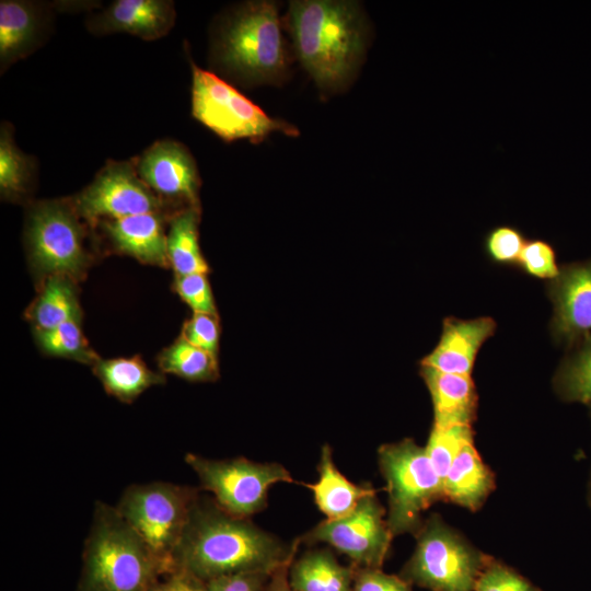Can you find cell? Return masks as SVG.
Returning a JSON list of instances; mask_svg holds the SVG:
<instances>
[{"instance_id": "1", "label": "cell", "mask_w": 591, "mask_h": 591, "mask_svg": "<svg viewBox=\"0 0 591 591\" xmlns=\"http://www.w3.org/2000/svg\"><path fill=\"white\" fill-rule=\"evenodd\" d=\"M299 543L287 547L250 519L231 515L215 500L198 497L174 553L175 570L205 582L239 572H273L294 556Z\"/></svg>"}, {"instance_id": "2", "label": "cell", "mask_w": 591, "mask_h": 591, "mask_svg": "<svg viewBox=\"0 0 591 591\" xmlns=\"http://www.w3.org/2000/svg\"><path fill=\"white\" fill-rule=\"evenodd\" d=\"M289 15L298 57L316 84L324 91L346 85L367 43L359 5L354 1H292Z\"/></svg>"}, {"instance_id": "3", "label": "cell", "mask_w": 591, "mask_h": 591, "mask_svg": "<svg viewBox=\"0 0 591 591\" xmlns=\"http://www.w3.org/2000/svg\"><path fill=\"white\" fill-rule=\"evenodd\" d=\"M166 576L115 506L95 501L76 591H149Z\"/></svg>"}, {"instance_id": "4", "label": "cell", "mask_w": 591, "mask_h": 591, "mask_svg": "<svg viewBox=\"0 0 591 591\" xmlns=\"http://www.w3.org/2000/svg\"><path fill=\"white\" fill-rule=\"evenodd\" d=\"M215 57L227 72L246 82L282 79L288 54L277 5L254 1L235 10L218 32Z\"/></svg>"}, {"instance_id": "5", "label": "cell", "mask_w": 591, "mask_h": 591, "mask_svg": "<svg viewBox=\"0 0 591 591\" xmlns=\"http://www.w3.org/2000/svg\"><path fill=\"white\" fill-rule=\"evenodd\" d=\"M198 497L194 487L150 482L128 486L115 506L162 563L167 576L175 571L174 553Z\"/></svg>"}, {"instance_id": "6", "label": "cell", "mask_w": 591, "mask_h": 591, "mask_svg": "<svg viewBox=\"0 0 591 591\" xmlns=\"http://www.w3.org/2000/svg\"><path fill=\"white\" fill-rule=\"evenodd\" d=\"M86 230L71 199L43 200L31 206L25 244L33 270L45 280L83 277L90 256Z\"/></svg>"}, {"instance_id": "7", "label": "cell", "mask_w": 591, "mask_h": 591, "mask_svg": "<svg viewBox=\"0 0 591 591\" xmlns=\"http://www.w3.org/2000/svg\"><path fill=\"white\" fill-rule=\"evenodd\" d=\"M379 463L387 483L386 522L392 535L418 531L421 512L444 497L443 480L426 449L410 439L384 444L379 449Z\"/></svg>"}, {"instance_id": "8", "label": "cell", "mask_w": 591, "mask_h": 591, "mask_svg": "<svg viewBox=\"0 0 591 591\" xmlns=\"http://www.w3.org/2000/svg\"><path fill=\"white\" fill-rule=\"evenodd\" d=\"M192 111L197 120L227 141L245 138L258 142L274 131L299 135L293 125L269 117L232 85L194 65Z\"/></svg>"}, {"instance_id": "9", "label": "cell", "mask_w": 591, "mask_h": 591, "mask_svg": "<svg viewBox=\"0 0 591 591\" xmlns=\"http://www.w3.org/2000/svg\"><path fill=\"white\" fill-rule=\"evenodd\" d=\"M185 462L195 472L205 490L231 515L250 519L267 506L270 486L293 483L290 473L279 463H257L243 456L210 460L186 453Z\"/></svg>"}, {"instance_id": "10", "label": "cell", "mask_w": 591, "mask_h": 591, "mask_svg": "<svg viewBox=\"0 0 591 591\" xmlns=\"http://www.w3.org/2000/svg\"><path fill=\"white\" fill-rule=\"evenodd\" d=\"M485 567L482 555L432 520L420 531L404 579L432 591H472Z\"/></svg>"}, {"instance_id": "11", "label": "cell", "mask_w": 591, "mask_h": 591, "mask_svg": "<svg viewBox=\"0 0 591 591\" xmlns=\"http://www.w3.org/2000/svg\"><path fill=\"white\" fill-rule=\"evenodd\" d=\"M71 201L90 225L103 220L161 212L165 205L140 178L134 162L128 161H109Z\"/></svg>"}, {"instance_id": "12", "label": "cell", "mask_w": 591, "mask_h": 591, "mask_svg": "<svg viewBox=\"0 0 591 591\" xmlns=\"http://www.w3.org/2000/svg\"><path fill=\"white\" fill-rule=\"evenodd\" d=\"M384 509L374 494L360 500L349 514L326 519L306 533V543H326L346 555L356 568H381L392 540Z\"/></svg>"}, {"instance_id": "13", "label": "cell", "mask_w": 591, "mask_h": 591, "mask_svg": "<svg viewBox=\"0 0 591 591\" xmlns=\"http://www.w3.org/2000/svg\"><path fill=\"white\" fill-rule=\"evenodd\" d=\"M134 164L140 178L164 201L199 208L197 165L182 143L169 139L157 141Z\"/></svg>"}, {"instance_id": "14", "label": "cell", "mask_w": 591, "mask_h": 591, "mask_svg": "<svg viewBox=\"0 0 591 591\" xmlns=\"http://www.w3.org/2000/svg\"><path fill=\"white\" fill-rule=\"evenodd\" d=\"M547 294L554 305L551 332L557 341L572 348L591 336V258L563 265Z\"/></svg>"}, {"instance_id": "15", "label": "cell", "mask_w": 591, "mask_h": 591, "mask_svg": "<svg viewBox=\"0 0 591 591\" xmlns=\"http://www.w3.org/2000/svg\"><path fill=\"white\" fill-rule=\"evenodd\" d=\"M175 20L172 1L117 0L89 19V30L95 34L127 33L146 40L167 34Z\"/></svg>"}, {"instance_id": "16", "label": "cell", "mask_w": 591, "mask_h": 591, "mask_svg": "<svg viewBox=\"0 0 591 591\" xmlns=\"http://www.w3.org/2000/svg\"><path fill=\"white\" fill-rule=\"evenodd\" d=\"M496 322L488 316L473 320L448 317L434 349L420 364L445 373L471 375L478 350L494 335Z\"/></svg>"}, {"instance_id": "17", "label": "cell", "mask_w": 591, "mask_h": 591, "mask_svg": "<svg viewBox=\"0 0 591 591\" xmlns=\"http://www.w3.org/2000/svg\"><path fill=\"white\" fill-rule=\"evenodd\" d=\"M113 248L139 262L170 266L167 233L162 212H148L103 220L97 223Z\"/></svg>"}, {"instance_id": "18", "label": "cell", "mask_w": 591, "mask_h": 591, "mask_svg": "<svg viewBox=\"0 0 591 591\" xmlns=\"http://www.w3.org/2000/svg\"><path fill=\"white\" fill-rule=\"evenodd\" d=\"M431 395L434 426L470 425L475 417L477 395L471 375L445 373L420 364Z\"/></svg>"}, {"instance_id": "19", "label": "cell", "mask_w": 591, "mask_h": 591, "mask_svg": "<svg viewBox=\"0 0 591 591\" xmlns=\"http://www.w3.org/2000/svg\"><path fill=\"white\" fill-rule=\"evenodd\" d=\"M305 486L312 490L317 508L329 520L349 514L362 498L375 493L369 485L351 483L339 472L329 445L322 448L317 482Z\"/></svg>"}, {"instance_id": "20", "label": "cell", "mask_w": 591, "mask_h": 591, "mask_svg": "<svg viewBox=\"0 0 591 591\" xmlns=\"http://www.w3.org/2000/svg\"><path fill=\"white\" fill-rule=\"evenodd\" d=\"M42 16L31 2H0V65L5 68L35 47L42 32Z\"/></svg>"}, {"instance_id": "21", "label": "cell", "mask_w": 591, "mask_h": 591, "mask_svg": "<svg viewBox=\"0 0 591 591\" xmlns=\"http://www.w3.org/2000/svg\"><path fill=\"white\" fill-rule=\"evenodd\" d=\"M355 566H344L328 549L309 551L289 567L294 591H352Z\"/></svg>"}, {"instance_id": "22", "label": "cell", "mask_w": 591, "mask_h": 591, "mask_svg": "<svg viewBox=\"0 0 591 591\" xmlns=\"http://www.w3.org/2000/svg\"><path fill=\"white\" fill-rule=\"evenodd\" d=\"M493 487V475L473 443L460 451L443 479L444 497L470 509L478 508Z\"/></svg>"}, {"instance_id": "23", "label": "cell", "mask_w": 591, "mask_h": 591, "mask_svg": "<svg viewBox=\"0 0 591 591\" xmlns=\"http://www.w3.org/2000/svg\"><path fill=\"white\" fill-rule=\"evenodd\" d=\"M92 367L106 393L123 403H131L149 387L165 383L164 373L152 371L138 356L100 358Z\"/></svg>"}, {"instance_id": "24", "label": "cell", "mask_w": 591, "mask_h": 591, "mask_svg": "<svg viewBox=\"0 0 591 591\" xmlns=\"http://www.w3.org/2000/svg\"><path fill=\"white\" fill-rule=\"evenodd\" d=\"M34 331H49L71 320H82L74 280L53 276L43 280L36 299L26 311Z\"/></svg>"}, {"instance_id": "25", "label": "cell", "mask_w": 591, "mask_h": 591, "mask_svg": "<svg viewBox=\"0 0 591 591\" xmlns=\"http://www.w3.org/2000/svg\"><path fill=\"white\" fill-rule=\"evenodd\" d=\"M199 208L186 207L170 220L167 257L176 276L209 271L201 253L198 234Z\"/></svg>"}, {"instance_id": "26", "label": "cell", "mask_w": 591, "mask_h": 591, "mask_svg": "<svg viewBox=\"0 0 591 591\" xmlns=\"http://www.w3.org/2000/svg\"><path fill=\"white\" fill-rule=\"evenodd\" d=\"M162 373L192 382H211L219 376L217 357L178 337L158 356Z\"/></svg>"}, {"instance_id": "27", "label": "cell", "mask_w": 591, "mask_h": 591, "mask_svg": "<svg viewBox=\"0 0 591 591\" xmlns=\"http://www.w3.org/2000/svg\"><path fill=\"white\" fill-rule=\"evenodd\" d=\"M35 172L32 158L15 144L12 126L2 124L0 132V192L5 199L23 198L30 190Z\"/></svg>"}, {"instance_id": "28", "label": "cell", "mask_w": 591, "mask_h": 591, "mask_svg": "<svg viewBox=\"0 0 591 591\" xmlns=\"http://www.w3.org/2000/svg\"><path fill=\"white\" fill-rule=\"evenodd\" d=\"M555 384L565 399L591 404V336L571 348L556 372Z\"/></svg>"}, {"instance_id": "29", "label": "cell", "mask_w": 591, "mask_h": 591, "mask_svg": "<svg viewBox=\"0 0 591 591\" xmlns=\"http://www.w3.org/2000/svg\"><path fill=\"white\" fill-rule=\"evenodd\" d=\"M38 348L46 355L94 364L100 358L90 347L81 320L68 321L49 331H34Z\"/></svg>"}, {"instance_id": "30", "label": "cell", "mask_w": 591, "mask_h": 591, "mask_svg": "<svg viewBox=\"0 0 591 591\" xmlns=\"http://www.w3.org/2000/svg\"><path fill=\"white\" fill-rule=\"evenodd\" d=\"M470 443H473V433L470 425H453L448 427L433 425L425 449L442 480L456 455Z\"/></svg>"}, {"instance_id": "31", "label": "cell", "mask_w": 591, "mask_h": 591, "mask_svg": "<svg viewBox=\"0 0 591 591\" xmlns=\"http://www.w3.org/2000/svg\"><path fill=\"white\" fill-rule=\"evenodd\" d=\"M526 241L519 228L501 224L487 232L484 237V251L496 264L517 265Z\"/></svg>"}, {"instance_id": "32", "label": "cell", "mask_w": 591, "mask_h": 591, "mask_svg": "<svg viewBox=\"0 0 591 591\" xmlns=\"http://www.w3.org/2000/svg\"><path fill=\"white\" fill-rule=\"evenodd\" d=\"M517 265L526 275L538 279L553 280L560 269L553 245L542 239L526 241Z\"/></svg>"}, {"instance_id": "33", "label": "cell", "mask_w": 591, "mask_h": 591, "mask_svg": "<svg viewBox=\"0 0 591 591\" xmlns=\"http://www.w3.org/2000/svg\"><path fill=\"white\" fill-rule=\"evenodd\" d=\"M174 290L194 313L218 315L207 274L176 276Z\"/></svg>"}, {"instance_id": "34", "label": "cell", "mask_w": 591, "mask_h": 591, "mask_svg": "<svg viewBox=\"0 0 591 591\" xmlns=\"http://www.w3.org/2000/svg\"><path fill=\"white\" fill-rule=\"evenodd\" d=\"M181 337L189 344L217 357L220 338L218 315L194 313L184 323Z\"/></svg>"}, {"instance_id": "35", "label": "cell", "mask_w": 591, "mask_h": 591, "mask_svg": "<svg viewBox=\"0 0 591 591\" xmlns=\"http://www.w3.org/2000/svg\"><path fill=\"white\" fill-rule=\"evenodd\" d=\"M475 591H535V589L512 570L495 564L483 569L476 581Z\"/></svg>"}, {"instance_id": "36", "label": "cell", "mask_w": 591, "mask_h": 591, "mask_svg": "<svg viewBox=\"0 0 591 591\" xmlns=\"http://www.w3.org/2000/svg\"><path fill=\"white\" fill-rule=\"evenodd\" d=\"M352 591H412L406 579L380 568H356Z\"/></svg>"}, {"instance_id": "37", "label": "cell", "mask_w": 591, "mask_h": 591, "mask_svg": "<svg viewBox=\"0 0 591 591\" xmlns=\"http://www.w3.org/2000/svg\"><path fill=\"white\" fill-rule=\"evenodd\" d=\"M271 572L247 571L207 581V591H266Z\"/></svg>"}, {"instance_id": "38", "label": "cell", "mask_w": 591, "mask_h": 591, "mask_svg": "<svg viewBox=\"0 0 591 591\" xmlns=\"http://www.w3.org/2000/svg\"><path fill=\"white\" fill-rule=\"evenodd\" d=\"M164 579L166 591H207L205 581L182 569H176Z\"/></svg>"}, {"instance_id": "39", "label": "cell", "mask_w": 591, "mask_h": 591, "mask_svg": "<svg viewBox=\"0 0 591 591\" xmlns=\"http://www.w3.org/2000/svg\"><path fill=\"white\" fill-rule=\"evenodd\" d=\"M294 556L275 569L268 580L266 591H294L289 583V567Z\"/></svg>"}, {"instance_id": "40", "label": "cell", "mask_w": 591, "mask_h": 591, "mask_svg": "<svg viewBox=\"0 0 591 591\" xmlns=\"http://www.w3.org/2000/svg\"><path fill=\"white\" fill-rule=\"evenodd\" d=\"M149 591H166V583L165 579L161 580L159 583H157L153 588H151Z\"/></svg>"}]
</instances>
